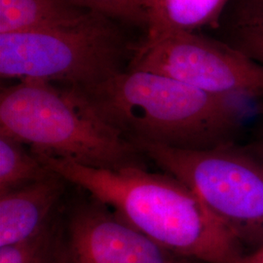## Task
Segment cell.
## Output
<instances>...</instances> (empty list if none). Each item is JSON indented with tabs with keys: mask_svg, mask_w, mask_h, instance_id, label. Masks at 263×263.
<instances>
[{
	"mask_svg": "<svg viewBox=\"0 0 263 263\" xmlns=\"http://www.w3.org/2000/svg\"><path fill=\"white\" fill-rule=\"evenodd\" d=\"M157 2H158V0H145V3H146V5H147V7H148V10H149V14H151L152 10L155 7V5L157 4Z\"/></svg>",
	"mask_w": 263,
	"mask_h": 263,
	"instance_id": "18",
	"label": "cell"
},
{
	"mask_svg": "<svg viewBox=\"0 0 263 263\" xmlns=\"http://www.w3.org/2000/svg\"><path fill=\"white\" fill-rule=\"evenodd\" d=\"M0 134L31 151L95 169L146 168V156L99 118L72 88L22 80L2 88Z\"/></svg>",
	"mask_w": 263,
	"mask_h": 263,
	"instance_id": "3",
	"label": "cell"
},
{
	"mask_svg": "<svg viewBox=\"0 0 263 263\" xmlns=\"http://www.w3.org/2000/svg\"><path fill=\"white\" fill-rule=\"evenodd\" d=\"M92 14L67 0H0V34L70 27Z\"/></svg>",
	"mask_w": 263,
	"mask_h": 263,
	"instance_id": "9",
	"label": "cell"
},
{
	"mask_svg": "<svg viewBox=\"0 0 263 263\" xmlns=\"http://www.w3.org/2000/svg\"><path fill=\"white\" fill-rule=\"evenodd\" d=\"M72 88L104 123L135 145L200 151L241 141L239 98L211 94L166 76L126 69Z\"/></svg>",
	"mask_w": 263,
	"mask_h": 263,
	"instance_id": "1",
	"label": "cell"
},
{
	"mask_svg": "<svg viewBox=\"0 0 263 263\" xmlns=\"http://www.w3.org/2000/svg\"><path fill=\"white\" fill-rule=\"evenodd\" d=\"M77 190L63 208L67 263H202L165 249Z\"/></svg>",
	"mask_w": 263,
	"mask_h": 263,
	"instance_id": "7",
	"label": "cell"
},
{
	"mask_svg": "<svg viewBox=\"0 0 263 263\" xmlns=\"http://www.w3.org/2000/svg\"><path fill=\"white\" fill-rule=\"evenodd\" d=\"M79 8L104 16L117 23L145 28L151 14L145 0H67Z\"/></svg>",
	"mask_w": 263,
	"mask_h": 263,
	"instance_id": "13",
	"label": "cell"
},
{
	"mask_svg": "<svg viewBox=\"0 0 263 263\" xmlns=\"http://www.w3.org/2000/svg\"><path fill=\"white\" fill-rule=\"evenodd\" d=\"M258 108H259V110L263 113V101H261V103L259 104L258 105ZM257 139L255 140V141H257V142H259L261 145H262L263 147V124L260 125V127H259V129H258V132H257Z\"/></svg>",
	"mask_w": 263,
	"mask_h": 263,
	"instance_id": "17",
	"label": "cell"
},
{
	"mask_svg": "<svg viewBox=\"0 0 263 263\" xmlns=\"http://www.w3.org/2000/svg\"><path fill=\"white\" fill-rule=\"evenodd\" d=\"M63 208L38 235L22 243L0 247V263H67Z\"/></svg>",
	"mask_w": 263,
	"mask_h": 263,
	"instance_id": "12",
	"label": "cell"
},
{
	"mask_svg": "<svg viewBox=\"0 0 263 263\" xmlns=\"http://www.w3.org/2000/svg\"><path fill=\"white\" fill-rule=\"evenodd\" d=\"M234 263H263V246L255 251L245 254Z\"/></svg>",
	"mask_w": 263,
	"mask_h": 263,
	"instance_id": "16",
	"label": "cell"
},
{
	"mask_svg": "<svg viewBox=\"0 0 263 263\" xmlns=\"http://www.w3.org/2000/svg\"><path fill=\"white\" fill-rule=\"evenodd\" d=\"M232 38L233 47L263 66V14L238 15Z\"/></svg>",
	"mask_w": 263,
	"mask_h": 263,
	"instance_id": "14",
	"label": "cell"
},
{
	"mask_svg": "<svg viewBox=\"0 0 263 263\" xmlns=\"http://www.w3.org/2000/svg\"><path fill=\"white\" fill-rule=\"evenodd\" d=\"M230 0H158L151 14L146 37L164 31L193 32L203 27H216Z\"/></svg>",
	"mask_w": 263,
	"mask_h": 263,
	"instance_id": "10",
	"label": "cell"
},
{
	"mask_svg": "<svg viewBox=\"0 0 263 263\" xmlns=\"http://www.w3.org/2000/svg\"><path fill=\"white\" fill-rule=\"evenodd\" d=\"M139 149L191 188L250 253L263 246V147L234 141L187 151L154 144Z\"/></svg>",
	"mask_w": 263,
	"mask_h": 263,
	"instance_id": "5",
	"label": "cell"
},
{
	"mask_svg": "<svg viewBox=\"0 0 263 263\" xmlns=\"http://www.w3.org/2000/svg\"><path fill=\"white\" fill-rule=\"evenodd\" d=\"M138 44L99 14L70 27L0 34V76L85 88L128 68Z\"/></svg>",
	"mask_w": 263,
	"mask_h": 263,
	"instance_id": "4",
	"label": "cell"
},
{
	"mask_svg": "<svg viewBox=\"0 0 263 263\" xmlns=\"http://www.w3.org/2000/svg\"><path fill=\"white\" fill-rule=\"evenodd\" d=\"M54 174L26 144L0 134V195Z\"/></svg>",
	"mask_w": 263,
	"mask_h": 263,
	"instance_id": "11",
	"label": "cell"
},
{
	"mask_svg": "<svg viewBox=\"0 0 263 263\" xmlns=\"http://www.w3.org/2000/svg\"><path fill=\"white\" fill-rule=\"evenodd\" d=\"M35 155L72 186L98 199L173 253L202 263H234L246 254L197 194L170 174L146 168L95 169Z\"/></svg>",
	"mask_w": 263,
	"mask_h": 263,
	"instance_id": "2",
	"label": "cell"
},
{
	"mask_svg": "<svg viewBox=\"0 0 263 263\" xmlns=\"http://www.w3.org/2000/svg\"><path fill=\"white\" fill-rule=\"evenodd\" d=\"M239 15L263 14V0H240Z\"/></svg>",
	"mask_w": 263,
	"mask_h": 263,
	"instance_id": "15",
	"label": "cell"
},
{
	"mask_svg": "<svg viewBox=\"0 0 263 263\" xmlns=\"http://www.w3.org/2000/svg\"><path fill=\"white\" fill-rule=\"evenodd\" d=\"M127 69L166 76L211 94L263 101V66L194 32L169 30L138 44Z\"/></svg>",
	"mask_w": 263,
	"mask_h": 263,
	"instance_id": "6",
	"label": "cell"
},
{
	"mask_svg": "<svg viewBox=\"0 0 263 263\" xmlns=\"http://www.w3.org/2000/svg\"><path fill=\"white\" fill-rule=\"evenodd\" d=\"M71 184L58 174L0 195V247L18 244L50 226Z\"/></svg>",
	"mask_w": 263,
	"mask_h": 263,
	"instance_id": "8",
	"label": "cell"
}]
</instances>
